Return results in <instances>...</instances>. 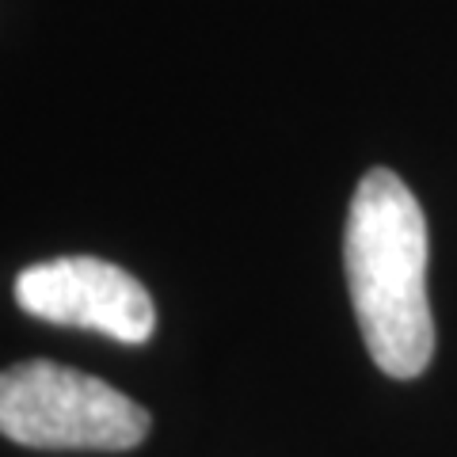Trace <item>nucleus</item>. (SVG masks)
<instances>
[{
    "mask_svg": "<svg viewBox=\"0 0 457 457\" xmlns=\"http://www.w3.org/2000/svg\"><path fill=\"white\" fill-rule=\"evenodd\" d=\"M347 286L370 359L389 378H420L435 354L427 302V221L408 183L366 171L347 213Z\"/></svg>",
    "mask_w": 457,
    "mask_h": 457,
    "instance_id": "1",
    "label": "nucleus"
},
{
    "mask_svg": "<svg viewBox=\"0 0 457 457\" xmlns=\"http://www.w3.org/2000/svg\"><path fill=\"white\" fill-rule=\"evenodd\" d=\"M0 435L35 450H134L149 411L126 393L46 359L0 370Z\"/></svg>",
    "mask_w": 457,
    "mask_h": 457,
    "instance_id": "2",
    "label": "nucleus"
},
{
    "mask_svg": "<svg viewBox=\"0 0 457 457\" xmlns=\"http://www.w3.org/2000/svg\"><path fill=\"white\" fill-rule=\"evenodd\" d=\"M23 312L65 328H88L119 343H145L156 328L149 290L130 270L96 255H62L16 275Z\"/></svg>",
    "mask_w": 457,
    "mask_h": 457,
    "instance_id": "3",
    "label": "nucleus"
}]
</instances>
